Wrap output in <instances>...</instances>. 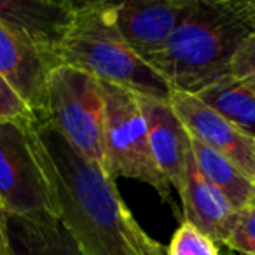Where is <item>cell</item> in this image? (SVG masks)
Segmentation results:
<instances>
[{
	"label": "cell",
	"instance_id": "3957f363",
	"mask_svg": "<svg viewBox=\"0 0 255 255\" xmlns=\"http://www.w3.org/2000/svg\"><path fill=\"white\" fill-rule=\"evenodd\" d=\"M79 68L98 81L123 86L138 95L168 100L171 88L143 61L117 28L114 4L81 2L58 51V67Z\"/></svg>",
	"mask_w": 255,
	"mask_h": 255
},
{
	"label": "cell",
	"instance_id": "7a4b0ae2",
	"mask_svg": "<svg viewBox=\"0 0 255 255\" xmlns=\"http://www.w3.org/2000/svg\"><path fill=\"white\" fill-rule=\"evenodd\" d=\"M254 32V0H194L168 46L149 65L171 91L196 95L229 75L238 47Z\"/></svg>",
	"mask_w": 255,
	"mask_h": 255
},
{
	"label": "cell",
	"instance_id": "44dd1931",
	"mask_svg": "<svg viewBox=\"0 0 255 255\" xmlns=\"http://www.w3.org/2000/svg\"><path fill=\"white\" fill-rule=\"evenodd\" d=\"M252 206H255V192H254V198H252V203H250Z\"/></svg>",
	"mask_w": 255,
	"mask_h": 255
},
{
	"label": "cell",
	"instance_id": "30bf717a",
	"mask_svg": "<svg viewBox=\"0 0 255 255\" xmlns=\"http://www.w3.org/2000/svg\"><path fill=\"white\" fill-rule=\"evenodd\" d=\"M136 98L142 107L154 159L171 187L180 192L184 189L187 161L192 152L191 135L173 107L170 105V100L154 98L138 93Z\"/></svg>",
	"mask_w": 255,
	"mask_h": 255
},
{
	"label": "cell",
	"instance_id": "603a6c76",
	"mask_svg": "<svg viewBox=\"0 0 255 255\" xmlns=\"http://www.w3.org/2000/svg\"><path fill=\"white\" fill-rule=\"evenodd\" d=\"M240 255H248V254H240Z\"/></svg>",
	"mask_w": 255,
	"mask_h": 255
},
{
	"label": "cell",
	"instance_id": "4fadbf2b",
	"mask_svg": "<svg viewBox=\"0 0 255 255\" xmlns=\"http://www.w3.org/2000/svg\"><path fill=\"white\" fill-rule=\"evenodd\" d=\"M9 226L14 255H86L54 215L11 217Z\"/></svg>",
	"mask_w": 255,
	"mask_h": 255
},
{
	"label": "cell",
	"instance_id": "d6986e66",
	"mask_svg": "<svg viewBox=\"0 0 255 255\" xmlns=\"http://www.w3.org/2000/svg\"><path fill=\"white\" fill-rule=\"evenodd\" d=\"M5 119H37L21 96L0 75V121Z\"/></svg>",
	"mask_w": 255,
	"mask_h": 255
},
{
	"label": "cell",
	"instance_id": "9a60e30c",
	"mask_svg": "<svg viewBox=\"0 0 255 255\" xmlns=\"http://www.w3.org/2000/svg\"><path fill=\"white\" fill-rule=\"evenodd\" d=\"M192 156H194L196 166L201 171V175L219 189L226 199L236 210H243L250 206L252 198L255 192V184L227 157L215 150L208 149L191 136Z\"/></svg>",
	"mask_w": 255,
	"mask_h": 255
},
{
	"label": "cell",
	"instance_id": "ba28073f",
	"mask_svg": "<svg viewBox=\"0 0 255 255\" xmlns=\"http://www.w3.org/2000/svg\"><path fill=\"white\" fill-rule=\"evenodd\" d=\"M75 5L68 0H0V23L32 44L53 70Z\"/></svg>",
	"mask_w": 255,
	"mask_h": 255
},
{
	"label": "cell",
	"instance_id": "52a82bcc",
	"mask_svg": "<svg viewBox=\"0 0 255 255\" xmlns=\"http://www.w3.org/2000/svg\"><path fill=\"white\" fill-rule=\"evenodd\" d=\"M192 5L194 0H129L114 4V14L124 40L149 63L163 53Z\"/></svg>",
	"mask_w": 255,
	"mask_h": 255
},
{
	"label": "cell",
	"instance_id": "8992f818",
	"mask_svg": "<svg viewBox=\"0 0 255 255\" xmlns=\"http://www.w3.org/2000/svg\"><path fill=\"white\" fill-rule=\"evenodd\" d=\"M35 123L0 121V201L11 217L54 215L49 182L37 154Z\"/></svg>",
	"mask_w": 255,
	"mask_h": 255
},
{
	"label": "cell",
	"instance_id": "ffe728a7",
	"mask_svg": "<svg viewBox=\"0 0 255 255\" xmlns=\"http://www.w3.org/2000/svg\"><path fill=\"white\" fill-rule=\"evenodd\" d=\"M11 215L0 201V255H14L11 245Z\"/></svg>",
	"mask_w": 255,
	"mask_h": 255
},
{
	"label": "cell",
	"instance_id": "e0dca14e",
	"mask_svg": "<svg viewBox=\"0 0 255 255\" xmlns=\"http://www.w3.org/2000/svg\"><path fill=\"white\" fill-rule=\"evenodd\" d=\"M226 247L238 254L255 255V206L240 210Z\"/></svg>",
	"mask_w": 255,
	"mask_h": 255
},
{
	"label": "cell",
	"instance_id": "9c48e42d",
	"mask_svg": "<svg viewBox=\"0 0 255 255\" xmlns=\"http://www.w3.org/2000/svg\"><path fill=\"white\" fill-rule=\"evenodd\" d=\"M168 100L192 138L233 161L255 184V140L243 135L196 95L171 91Z\"/></svg>",
	"mask_w": 255,
	"mask_h": 255
},
{
	"label": "cell",
	"instance_id": "ac0fdd59",
	"mask_svg": "<svg viewBox=\"0 0 255 255\" xmlns=\"http://www.w3.org/2000/svg\"><path fill=\"white\" fill-rule=\"evenodd\" d=\"M229 75L243 79L255 88V32L250 33L238 47L233 61H231Z\"/></svg>",
	"mask_w": 255,
	"mask_h": 255
},
{
	"label": "cell",
	"instance_id": "8fae6325",
	"mask_svg": "<svg viewBox=\"0 0 255 255\" xmlns=\"http://www.w3.org/2000/svg\"><path fill=\"white\" fill-rule=\"evenodd\" d=\"M49 72L51 67L32 44L0 23V75L21 96L37 121L46 110Z\"/></svg>",
	"mask_w": 255,
	"mask_h": 255
},
{
	"label": "cell",
	"instance_id": "277c9868",
	"mask_svg": "<svg viewBox=\"0 0 255 255\" xmlns=\"http://www.w3.org/2000/svg\"><path fill=\"white\" fill-rule=\"evenodd\" d=\"M39 123L63 136L79 156L105 170V100L96 77L68 65L54 67Z\"/></svg>",
	"mask_w": 255,
	"mask_h": 255
},
{
	"label": "cell",
	"instance_id": "2e32d148",
	"mask_svg": "<svg viewBox=\"0 0 255 255\" xmlns=\"http://www.w3.org/2000/svg\"><path fill=\"white\" fill-rule=\"evenodd\" d=\"M168 255H219V248L212 238L182 220L168 245Z\"/></svg>",
	"mask_w": 255,
	"mask_h": 255
},
{
	"label": "cell",
	"instance_id": "5b68a950",
	"mask_svg": "<svg viewBox=\"0 0 255 255\" xmlns=\"http://www.w3.org/2000/svg\"><path fill=\"white\" fill-rule=\"evenodd\" d=\"M100 84L105 100V171L114 180L126 177L143 182L171 203V185L154 159L136 93L110 82L100 81Z\"/></svg>",
	"mask_w": 255,
	"mask_h": 255
},
{
	"label": "cell",
	"instance_id": "6da1fadb",
	"mask_svg": "<svg viewBox=\"0 0 255 255\" xmlns=\"http://www.w3.org/2000/svg\"><path fill=\"white\" fill-rule=\"evenodd\" d=\"M35 145L54 201V215L86 255H168L140 227L114 178L68 142L35 123Z\"/></svg>",
	"mask_w": 255,
	"mask_h": 255
},
{
	"label": "cell",
	"instance_id": "7402d4cb",
	"mask_svg": "<svg viewBox=\"0 0 255 255\" xmlns=\"http://www.w3.org/2000/svg\"><path fill=\"white\" fill-rule=\"evenodd\" d=\"M254 14H255V0H254Z\"/></svg>",
	"mask_w": 255,
	"mask_h": 255
},
{
	"label": "cell",
	"instance_id": "5bb4252c",
	"mask_svg": "<svg viewBox=\"0 0 255 255\" xmlns=\"http://www.w3.org/2000/svg\"><path fill=\"white\" fill-rule=\"evenodd\" d=\"M203 103L255 140V88L243 79L226 75L196 93Z\"/></svg>",
	"mask_w": 255,
	"mask_h": 255
},
{
	"label": "cell",
	"instance_id": "7c38bea8",
	"mask_svg": "<svg viewBox=\"0 0 255 255\" xmlns=\"http://www.w3.org/2000/svg\"><path fill=\"white\" fill-rule=\"evenodd\" d=\"M178 194L184 206L185 222H191L215 243L226 245L240 210L234 208L226 196L203 177L192 152L187 161L184 189Z\"/></svg>",
	"mask_w": 255,
	"mask_h": 255
}]
</instances>
